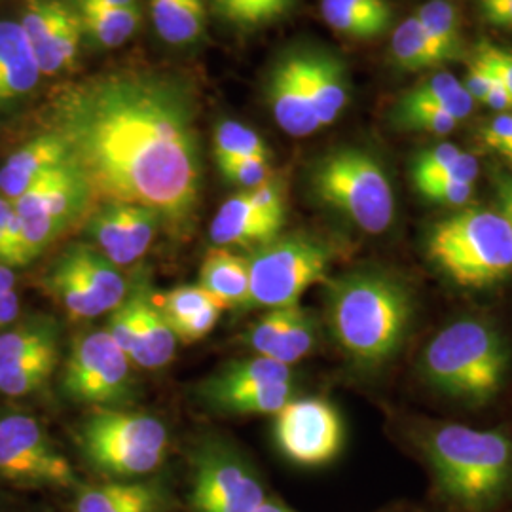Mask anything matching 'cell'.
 <instances>
[{"label": "cell", "instance_id": "cell-1", "mask_svg": "<svg viewBox=\"0 0 512 512\" xmlns=\"http://www.w3.org/2000/svg\"><path fill=\"white\" fill-rule=\"evenodd\" d=\"M46 131L69 147L99 202L143 205L183 232L202 188L198 101L183 76L122 69L63 84Z\"/></svg>", "mask_w": 512, "mask_h": 512}, {"label": "cell", "instance_id": "cell-2", "mask_svg": "<svg viewBox=\"0 0 512 512\" xmlns=\"http://www.w3.org/2000/svg\"><path fill=\"white\" fill-rule=\"evenodd\" d=\"M329 327L336 344L361 368L391 361L412 323V300L401 281L380 272H349L327 283Z\"/></svg>", "mask_w": 512, "mask_h": 512}, {"label": "cell", "instance_id": "cell-3", "mask_svg": "<svg viewBox=\"0 0 512 512\" xmlns=\"http://www.w3.org/2000/svg\"><path fill=\"white\" fill-rule=\"evenodd\" d=\"M440 494L463 511L482 512L512 486V440L461 423L431 429L421 442Z\"/></svg>", "mask_w": 512, "mask_h": 512}, {"label": "cell", "instance_id": "cell-4", "mask_svg": "<svg viewBox=\"0 0 512 512\" xmlns=\"http://www.w3.org/2000/svg\"><path fill=\"white\" fill-rule=\"evenodd\" d=\"M511 351L480 319H459L435 334L421 355V374L439 393L461 403H490L505 384Z\"/></svg>", "mask_w": 512, "mask_h": 512}, {"label": "cell", "instance_id": "cell-5", "mask_svg": "<svg viewBox=\"0 0 512 512\" xmlns=\"http://www.w3.org/2000/svg\"><path fill=\"white\" fill-rule=\"evenodd\" d=\"M427 256L459 287H494L512 275L511 222L501 211L461 209L433 224Z\"/></svg>", "mask_w": 512, "mask_h": 512}, {"label": "cell", "instance_id": "cell-6", "mask_svg": "<svg viewBox=\"0 0 512 512\" xmlns=\"http://www.w3.org/2000/svg\"><path fill=\"white\" fill-rule=\"evenodd\" d=\"M311 194L370 236L395 219V196L382 164L366 150H330L310 167Z\"/></svg>", "mask_w": 512, "mask_h": 512}, {"label": "cell", "instance_id": "cell-7", "mask_svg": "<svg viewBox=\"0 0 512 512\" xmlns=\"http://www.w3.org/2000/svg\"><path fill=\"white\" fill-rule=\"evenodd\" d=\"M78 446L86 461L103 475L129 480L164 465L169 435L164 423L122 408H99L78 427Z\"/></svg>", "mask_w": 512, "mask_h": 512}, {"label": "cell", "instance_id": "cell-8", "mask_svg": "<svg viewBox=\"0 0 512 512\" xmlns=\"http://www.w3.org/2000/svg\"><path fill=\"white\" fill-rule=\"evenodd\" d=\"M332 251L321 239L293 234L255 247L247 256V310H275L300 304L302 294L327 279Z\"/></svg>", "mask_w": 512, "mask_h": 512}, {"label": "cell", "instance_id": "cell-9", "mask_svg": "<svg viewBox=\"0 0 512 512\" xmlns=\"http://www.w3.org/2000/svg\"><path fill=\"white\" fill-rule=\"evenodd\" d=\"M124 272L92 243H73L55 258L46 274V289L73 319L110 313L128 296Z\"/></svg>", "mask_w": 512, "mask_h": 512}, {"label": "cell", "instance_id": "cell-10", "mask_svg": "<svg viewBox=\"0 0 512 512\" xmlns=\"http://www.w3.org/2000/svg\"><path fill=\"white\" fill-rule=\"evenodd\" d=\"M63 395L73 403L120 408L133 397L131 359L105 329L76 334L61 376Z\"/></svg>", "mask_w": 512, "mask_h": 512}, {"label": "cell", "instance_id": "cell-11", "mask_svg": "<svg viewBox=\"0 0 512 512\" xmlns=\"http://www.w3.org/2000/svg\"><path fill=\"white\" fill-rule=\"evenodd\" d=\"M93 200L92 188L74 162L55 169L14 200L33 260L84 219Z\"/></svg>", "mask_w": 512, "mask_h": 512}, {"label": "cell", "instance_id": "cell-12", "mask_svg": "<svg viewBox=\"0 0 512 512\" xmlns=\"http://www.w3.org/2000/svg\"><path fill=\"white\" fill-rule=\"evenodd\" d=\"M264 499L260 478L234 444L222 439H205L194 450L192 511L255 512Z\"/></svg>", "mask_w": 512, "mask_h": 512}, {"label": "cell", "instance_id": "cell-13", "mask_svg": "<svg viewBox=\"0 0 512 512\" xmlns=\"http://www.w3.org/2000/svg\"><path fill=\"white\" fill-rule=\"evenodd\" d=\"M274 439L291 463L313 469L340 456L346 427L338 408L327 399H293L275 414Z\"/></svg>", "mask_w": 512, "mask_h": 512}, {"label": "cell", "instance_id": "cell-14", "mask_svg": "<svg viewBox=\"0 0 512 512\" xmlns=\"http://www.w3.org/2000/svg\"><path fill=\"white\" fill-rule=\"evenodd\" d=\"M0 476L25 486L71 488L73 465L35 418H0Z\"/></svg>", "mask_w": 512, "mask_h": 512}, {"label": "cell", "instance_id": "cell-15", "mask_svg": "<svg viewBox=\"0 0 512 512\" xmlns=\"http://www.w3.org/2000/svg\"><path fill=\"white\" fill-rule=\"evenodd\" d=\"M160 224V215L143 205L103 202L88 215L84 228L93 247L124 270L147 255Z\"/></svg>", "mask_w": 512, "mask_h": 512}, {"label": "cell", "instance_id": "cell-16", "mask_svg": "<svg viewBox=\"0 0 512 512\" xmlns=\"http://www.w3.org/2000/svg\"><path fill=\"white\" fill-rule=\"evenodd\" d=\"M243 342L258 355L283 365L308 357L317 342V321L300 304L268 310L243 334Z\"/></svg>", "mask_w": 512, "mask_h": 512}, {"label": "cell", "instance_id": "cell-17", "mask_svg": "<svg viewBox=\"0 0 512 512\" xmlns=\"http://www.w3.org/2000/svg\"><path fill=\"white\" fill-rule=\"evenodd\" d=\"M266 101L277 126L291 137H308L319 128L302 73V52L281 57L266 84Z\"/></svg>", "mask_w": 512, "mask_h": 512}, {"label": "cell", "instance_id": "cell-18", "mask_svg": "<svg viewBox=\"0 0 512 512\" xmlns=\"http://www.w3.org/2000/svg\"><path fill=\"white\" fill-rule=\"evenodd\" d=\"M71 152L65 141L52 131H42L0 167V194L10 200H18L38 181L54 173L55 169L71 164Z\"/></svg>", "mask_w": 512, "mask_h": 512}, {"label": "cell", "instance_id": "cell-19", "mask_svg": "<svg viewBox=\"0 0 512 512\" xmlns=\"http://www.w3.org/2000/svg\"><path fill=\"white\" fill-rule=\"evenodd\" d=\"M285 220L262 211L247 190L222 203L211 222L209 236L217 247H260L277 238Z\"/></svg>", "mask_w": 512, "mask_h": 512}, {"label": "cell", "instance_id": "cell-20", "mask_svg": "<svg viewBox=\"0 0 512 512\" xmlns=\"http://www.w3.org/2000/svg\"><path fill=\"white\" fill-rule=\"evenodd\" d=\"M302 73L319 128L334 124L342 110L348 107L346 65L342 59L327 52H302Z\"/></svg>", "mask_w": 512, "mask_h": 512}, {"label": "cell", "instance_id": "cell-21", "mask_svg": "<svg viewBox=\"0 0 512 512\" xmlns=\"http://www.w3.org/2000/svg\"><path fill=\"white\" fill-rule=\"evenodd\" d=\"M42 78L37 59L18 21H0V110H6L29 93Z\"/></svg>", "mask_w": 512, "mask_h": 512}, {"label": "cell", "instance_id": "cell-22", "mask_svg": "<svg viewBox=\"0 0 512 512\" xmlns=\"http://www.w3.org/2000/svg\"><path fill=\"white\" fill-rule=\"evenodd\" d=\"M279 382H293L291 366L262 355L247 357L220 366L215 374L203 380L198 389V397L207 406H211L228 395Z\"/></svg>", "mask_w": 512, "mask_h": 512}, {"label": "cell", "instance_id": "cell-23", "mask_svg": "<svg viewBox=\"0 0 512 512\" xmlns=\"http://www.w3.org/2000/svg\"><path fill=\"white\" fill-rule=\"evenodd\" d=\"M167 494L158 482L112 480L84 488L74 503V512H165Z\"/></svg>", "mask_w": 512, "mask_h": 512}, {"label": "cell", "instance_id": "cell-24", "mask_svg": "<svg viewBox=\"0 0 512 512\" xmlns=\"http://www.w3.org/2000/svg\"><path fill=\"white\" fill-rule=\"evenodd\" d=\"M177 344L179 340L173 329L169 327V323L165 321L164 313L158 308L147 277L141 275L137 334H135V346L129 355L131 363L147 370H160L173 361Z\"/></svg>", "mask_w": 512, "mask_h": 512}, {"label": "cell", "instance_id": "cell-25", "mask_svg": "<svg viewBox=\"0 0 512 512\" xmlns=\"http://www.w3.org/2000/svg\"><path fill=\"white\" fill-rule=\"evenodd\" d=\"M198 285L222 310H245L249 300L247 256L230 253L222 247L213 249L203 260Z\"/></svg>", "mask_w": 512, "mask_h": 512}, {"label": "cell", "instance_id": "cell-26", "mask_svg": "<svg viewBox=\"0 0 512 512\" xmlns=\"http://www.w3.org/2000/svg\"><path fill=\"white\" fill-rule=\"evenodd\" d=\"M48 353H59V327L52 317L37 315L0 332V370Z\"/></svg>", "mask_w": 512, "mask_h": 512}, {"label": "cell", "instance_id": "cell-27", "mask_svg": "<svg viewBox=\"0 0 512 512\" xmlns=\"http://www.w3.org/2000/svg\"><path fill=\"white\" fill-rule=\"evenodd\" d=\"M150 18L171 46H190L203 37L207 0H150Z\"/></svg>", "mask_w": 512, "mask_h": 512}, {"label": "cell", "instance_id": "cell-28", "mask_svg": "<svg viewBox=\"0 0 512 512\" xmlns=\"http://www.w3.org/2000/svg\"><path fill=\"white\" fill-rule=\"evenodd\" d=\"M76 14L82 23L84 35H88L99 48H118L133 37L141 25L139 6L128 8H103V6H84L76 8Z\"/></svg>", "mask_w": 512, "mask_h": 512}, {"label": "cell", "instance_id": "cell-29", "mask_svg": "<svg viewBox=\"0 0 512 512\" xmlns=\"http://www.w3.org/2000/svg\"><path fill=\"white\" fill-rule=\"evenodd\" d=\"M399 103L421 105L442 110L456 120L467 118L475 109V99L465 90L454 74L437 73L423 80L410 93H406Z\"/></svg>", "mask_w": 512, "mask_h": 512}, {"label": "cell", "instance_id": "cell-30", "mask_svg": "<svg viewBox=\"0 0 512 512\" xmlns=\"http://www.w3.org/2000/svg\"><path fill=\"white\" fill-rule=\"evenodd\" d=\"M414 18L420 21L442 63L456 61L463 54V40L459 35L458 12L448 0H431L423 4Z\"/></svg>", "mask_w": 512, "mask_h": 512}, {"label": "cell", "instance_id": "cell-31", "mask_svg": "<svg viewBox=\"0 0 512 512\" xmlns=\"http://www.w3.org/2000/svg\"><path fill=\"white\" fill-rule=\"evenodd\" d=\"M293 395V382H279L228 395L211 404L209 408L217 414L230 416H275L285 404L293 401Z\"/></svg>", "mask_w": 512, "mask_h": 512}, {"label": "cell", "instance_id": "cell-32", "mask_svg": "<svg viewBox=\"0 0 512 512\" xmlns=\"http://www.w3.org/2000/svg\"><path fill=\"white\" fill-rule=\"evenodd\" d=\"M391 54L393 61L404 71H425L444 65L416 18L406 19L395 29L391 38Z\"/></svg>", "mask_w": 512, "mask_h": 512}, {"label": "cell", "instance_id": "cell-33", "mask_svg": "<svg viewBox=\"0 0 512 512\" xmlns=\"http://www.w3.org/2000/svg\"><path fill=\"white\" fill-rule=\"evenodd\" d=\"M69 8L65 0H25L19 25L35 57L50 44Z\"/></svg>", "mask_w": 512, "mask_h": 512}, {"label": "cell", "instance_id": "cell-34", "mask_svg": "<svg viewBox=\"0 0 512 512\" xmlns=\"http://www.w3.org/2000/svg\"><path fill=\"white\" fill-rule=\"evenodd\" d=\"M321 14L330 29L353 38L378 37L391 21V16L366 12L342 0H321Z\"/></svg>", "mask_w": 512, "mask_h": 512}, {"label": "cell", "instance_id": "cell-35", "mask_svg": "<svg viewBox=\"0 0 512 512\" xmlns=\"http://www.w3.org/2000/svg\"><path fill=\"white\" fill-rule=\"evenodd\" d=\"M293 0H211L217 18L236 27H260L281 18Z\"/></svg>", "mask_w": 512, "mask_h": 512}, {"label": "cell", "instance_id": "cell-36", "mask_svg": "<svg viewBox=\"0 0 512 512\" xmlns=\"http://www.w3.org/2000/svg\"><path fill=\"white\" fill-rule=\"evenodd\" d=\"M213 156L215 162H222L247 156L272 158V152L255 129L247 128L236 120H224L213 131Z\"/></svg>", "mask_w": 512, "mask_h": 512}, {"label": "cell", "instance_id": "cell-37", "mask_svg": "<svg viewBox=\"0 0 512 512\" xmlns=\"http://www.w3.org/2000/svg\"><path fill=\"white\" fill-rule=\"evenodd\" d=\"M57 363L59 353H48L0 370V393L8 397H25L37 391L48 382Z\"/></svg>", "mask_w": 512, "mask_h": 512}, {"label": "cell", "instance_id": "cell-38", "mask_svg": "<svg viewBox=\"0 0 512 512\" xmlns=\"http://www.w3.org/2000/svg\"><path fill=\"white\" fill-rule=\"evenodd\" d=\"M156 304L171 327L217 302L196 283V285H179L167 291L156 298Z\"/></svg>", "mask_w": 512, "mask_h": 512}, {"label": "cell", "instance_id": "cell-39", "mask_svg": "<svg viewBox=\"0 0 512 512\" xmlns=\"http://www.w3.org/2000/svg\"><path fill=\"white\" fill-rule=\"evenodd\" d=\"M217 167L226 183L236 184L243 190H253L256 186L274 179L270 158H264V156L222 160L217 162Z\"/></svg>", "mask_w": 512, "mask_h": 512}, {"label": "cell", "instance_id": "cell-40", "mask_svg": "<svg viewBox=\"0 0 512 512\" xmlns=\"http://www.w3.org/2000/svg\"><path fill=\"white\" fill-rule=\"evenodd\" d=\"M0 239L10 255L12 268H23L33 262V256L23 238V226L14 200L6 198L4 194H0Z\"/></svg>", "mask_w": 512, "mask_h": 512}, {"label": "cell", "instance_id": "cell-41", "mask_svg": "<svg viewBox=\"0 0 512 512\" xmlns=\"http://www.w3.org/2000/svg\"><path fill=\"white\" fill-rule=\"evenodd\" d=\"M397 122L403 128L427 131L435 135H446L454 131L459 124V120L442 110L421 107V105H406V103L397 105Z\"/></svg>", "mask_w": 512, "mask_h": 512}, {"label": "cell", "instance_id": "cell-42", "mask_svg": "<svg viewBox=\"0 0 512 512\" xmlns=\"http://www.w3.org/2000/svg\"><path fill=\"white\" fill-rule=\"evenodd\" d=\"M459 154H461V150L456 145H450V143L437 145V147L421 152L414 165H412L414 183L439 175L458 160Z\"/></svg>", "mask_w": 512, "mask_h": 512}, {"label": "cell", "instance_id": "cell-43", "mask_svg": "<svg viewBox=\"0 0 512 512\" xmlns=\"http://www.w3.org/2000/svg\"><path fill=\"white\" fill-rule=\"evenodd\" d=\"M416 188L427 202L448 205V207H463L471 202V198L475 194V184L467 183L429 181V183L416 184Z\"/></svg>", "mask_w": 512, "mask_h": 512}, {"label": "cell", "instance_id": "cell-44", "mask_svg": "<svg viewBox=\"0 0 512 512\" xmlns=\"http://www.w3.org/2000/svg\"><path fill=\"white\" fill-rule=\"evenodd\" d=\"M220 311H222V308H220L219 304H213V306L205 308L200 313L184 319L181 323L171 325V329L175 332L177 340L183 342V344L200 342L219 323Z\"/></svg>", "mask_w": 512, "mask_h": 512}, {"label": "cell", "instance_id": "cell-45", "mask_svg": "<svg viewBox=\"0 0 512 512\" xmlns=\"http://www.w3.org/2000/svg\"><path fill=\"white\" fill-rule=\"evenodd\" d=\"M475 55L484 59L492 67V71L499 76V80L507 88L512 101V50L497 48L490 42H480L476 46Z\"/></svg>", "mask_w": 512, "mask_h": 512}, {"label": "cell", "instance_id": "cell-46", "mask_svg": "<svg viewBox=\"0 0 512 512\" xmlns=\"http://www.w3.org/2000/svg\"><path fill=\"white\" fill-rule=\"evenodd\" d=\"M482 143L495 150L497 154H505L512 148V114H497L494 120L482 129Z\"/></svg>", "mask_w": 512, "mask_h": 512}, {"label": "cell", "instance_id": "cell-47", "mask_svg": "<svg viewBox=\"0 0 512 512\" xmlns=\"http://www.w3.org/2000/svg\"><path fill=\"white\" fill-rule=\"evenodd\" d=\"M478 8H480V16L486 23L499 27V29L512 31V0L511 2H499V4H486V6H478Z\"/></svg>", "mask_w": 512, "mask_h": 512}, {"label": "cell", "instance_id": "cell-48", "mask_svg": "<svg viewBox=\"0 0 512 512\" xmlns=\"http://www.w3.org/2000/svg\"><path fill=\"white\" fill-rule=\"evenodd\" d=\"M492 181H494L495 194L499 200V211L512 226V177L507 173H494Z\"/></svg>", "mask_w": 512, "mask_h": 512}, {"label": "cell", "instance_id": "cell-49", "mask_svg": "<svg viewBox=\"0 0 512 512\" xmlns=\"http://www.w3.org/2000/svg\"><path fill=\"white\" fill-rule=\"evenodd\" d=\"M19 296L16 291L0 296V330L10 327L19 315Z\"/></svg>", "mask_w": 512, "mask_h": 512}, {"label": "cell", "instance_id": "cell-50", "mask_svg": "<svg viewBox=\"0 0 512 512\" xmlns=\"http://www.w3.org/2000/svg\"><path fill=\"white\" fill-rule=\"evenodd\" d=\"M484 105L495 110V112H505V110L512 109L511 95H509L507 88L503 86L501 80H497L494 86L490 88V92H488L486 99H484Z\"/></svg>", "mask_w": 512, "mask_h": 512}, {"label": "cell", "instance_id": "cell-51", "mask_svg": "<svg viewBox=\"0 0 512 512\" xmlns=\"http://www.w3.org/2000/svg\"><path fill=\"white\" fill-rule=\"evenodd\" d=\"M349 6H355V8H361L366 12H374V14H385V16H393L391 14V8L385 0H342Z\"/></svg>", "mask_w": 512, "mask_h": 512}, {"label": "cell", "instance_id": "cell-52", "mask_svg": "<svg viewBox=\"0 0 512 512\" xmlns=\"http://www.w3.org/2000/svg\"><path fill=\"white\" fill-rule=\"evenodd\" d=\"M73 6H76V8H84V6L128 8V6H139V0H73Z\"/></svg>", "mask_w": 512, "mask_h": 512}, {"label": "cell", "instance_id": "cell-53", "mask_svg": "<svg viewBox=\"0 0 512 512\" xmlns=\"http://www.w3.org/2000/svg\"><path fill=\"white\" fill-rule=\"evenodd\" d=\"M16 289V274L14 268L0 264V296L12 293Z\"/></svg>", "mask_w": 512, "mask_h": 512}, {"label": "cell", "instance_id": "cell-54", "mask_svg": "<svg viewBox=\"0 0 512 512\" xmlns=\"http://www.w3.org/2000/svg\"><path fill=\"white\" fill-rule=\"evenodd\" d=\"M255 512H296L293 509H289L287 505L274 501V499H264V503L256 509Z\"/></svg>", "mask_w": 512, "mask_h": 512}, {"label": "cell", "instance_id": "cell-55", "mask_svg": "<svg viewBox=\"0 0 512 512\" xmlns=\"http://www.w3.org/2000/svg\"><path fill=\"white\" fill-rule=\"evenodd\" d=\"M0 264L12 268V260H10V255H8V251H6L4 243H2V239H0Z\"/></svg>", "mask_w": 512, "mask_h": 512}, {"label": "cell", "instance_id": "cell-56", "mask_svg": "<svg viewBox=\"0 0 512 512\" xmlns=\"http://www.w3.org/2000/svg\"><path fill=\"white\" fill-rule=\"evenodd\" d=\"M478 6H486V4H499V2H511V0H476Z\"/></svg>", "mask_w": 512, "mask_h": 512}, {"label": "cell", "instance_id": "cell-57", "mask_svg": "<svg viewBox=\"0 0 512 512\" xmlns=\"http://www.w3.org/2000/svg\"><path fill=\"white\" fill-rule=\"evenodd\" d=\"M501 156H503V158H505V160H507V162H509V164H512V148H511V150H507V152H505V154H501Z\"/></svg>", "mask_w": 512, "mask_h": 512}]
</instances>
